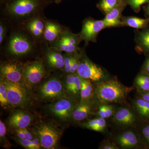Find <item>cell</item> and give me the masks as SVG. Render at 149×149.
<instances>
[{"label": "cell", "instance_id": "cell-1", "mask_svg": "<svg viewBox=\"0 0 149 149\" xmlns=\"http://www.w3.org/2000/svg\"><path fill=\"white\" fill-rule=\"evenodd\" d=\"M47 0H10L5 11L9 16L17 20H27L38 16L47 3Z\"/></svg>", "mask_w": 149, "mask_h": 149}, {"label": "cell", "instance_id": "cell-2", "mask_svg": "<svg viewBox=\"0 0 149 149\" xmlns=\"http://www.w3.org/2000/svg\"><path fill=\"white\" fill-rule=\"evenodd\" d=\"M127 91L117 80H109L99 83L96 87L97 98L102 102H115L125 99Z\"/></svg>", "mask_w": 149, "mask_h": 149}, {"label": "cell", "instance_id": "cell-3", "mask_svg": "<svg viewBox=\"0 0 149 149\" xmlns=\"http://www.w3.org/2000/svg\"><path fill=\"white\" fill-rule=\"evenodd\" d=\"M7 52L15 57L27 55L34 50L35 45L27 35L21 32H13L6 45Z\"/></svg>", "mask_w": 149, "mask_h": 149}, {"label": "cell", "instance_id": "cell-4", "mask_svg": "<svg viewBox=\"0 0 149 149\" xmlns=\"http://www.w3.org/2000/svg\"><path fill=\"white\" fill-rule=\"evenodd\" d=\"M1 78L6 87L10 105L23 108L30 104L32 101L31 95L22 83H13Z\"/></svg>", "mask_w": 149, "mask_h": 149}, {"label": "cell", "instance_id": "cell-5", "mask_svg": "<svg viewBox=\"0 0 149 149\" xmlns=\"http://www.w3.org/2000/svg\"><path fill=\"white\" fill-rule=\"evenodd\" d=\"M35 132L44 148L54 149L60 139L61 133L58 129L47 123H40Z\"/></svg>", "mask_w": 149, "mask_h": 149}, {"label": "cell", "instance_id": "cell-6", "mask_svg": "<svg viewBox=\"0 0 149 149\" xmlns=\"http://www.w3.org/2000/svg\"><path fill=\"white\" fill-rule=\"evenodd\" d=\"M82 40L80 35L64 29L51 47L66 53H73L78 51V45Z\"/></svg>", "mask_w": 149, "mask_h": 149}, {"label": "cell", "instance_id": "cell-7", "mask_svg": "<svg viewBox=\"0 0 149 149\" xmlns=\"http://www.w3.org/2000/svg\"><path fill=\"white\" fill-rule=\"evenodd\" d=\"M39 92L40 97L45 100H58L65 97L62 83L55 77L50 78L43 83Z\"/></svg>", "mask_w": 149, "mask_h": 149}, {"label": "cell", "instance_id": "cell-8", "mask_svg": "<svg viewBox=\"0 0 149 149\" xmlns=\"http://www.w3.org/2000/svg\"><path fill=\"white\" fill-rule=\"evenodd\" d=\"M46 73L45 65L41 60L29 63L24 67V80L31 86L40 83Z\"/></svg>", "mask_w": 149, "mask_h": 149}, {"label": "cell", "instance_id": "cell-9", "mask_svg": "<svg viewBox=\"0 0 149 149\" xmlns=\"http://www.w3.org/2000/svg\"><path fill=\"white\" fill-rule=\"evenodd\" d=\"M77 74L84 79L98 82L104 77V73L101 68L87 58L80 61Z\"/></svg>", "mask_w": 149, "mask_h": 149}, {"label": "cell", "instance_id": "cell-10", "mask_svg": "<svg viewBox=\"0 0 149 149\" xmlns=\"http://www.w3.org/2000/svg\"><path fill=\"white\" fill-rule=\"evenodd\" d=\"M24 67L15 62H7L0 67L1 77L10 82L22 83L24 80Z\"/></svg>", "mask_w": 149, "mask_h": 149}, {"label": "cell", "instance_id": "cell-11", "mask_svg": "<svg viewBox=\"0 0 149 149\" xmlns=\"http://www.w3.org/2000/svg\"><path fill=\"white\" fill-rule=\"evenodd\" d=\"M104 28L105 26L103 20L88 19L83 22L79 35L82 40L86 43L95 42L99 32Z\"/></svg>", "mask_w": 149, "mask_h": 149}, {"label": "cell", "instance_id": "cell-12", "mask_svg": "<svg viewBox=\"0 0 149 149\" xmlns=\"http://www.w3.org/2000/svg\"><path fill=\"white\" fill-rule=\"evenodd\" d=\"M74 108L72 102L65 97L58 99L49 107L50 110L54 115L64 120H68L72 116Z\"/></svg>", "mask_w": 149, "mask_h": 149}, {"label": "cell", "instance_id": "cell-13", "mask_svg": "<svg viewBox=\"0 0 149 149\" xmlns=\"http://www.w3.org/2000/svg\"><path fill=\"white\" fill-rule=\"evenodd\" d=\"M45 58L47 65L51 69H61L64 68V55L61 51L47 46L45 51Z\"/></svg>", "mask_w": 149, "mask_h": 149}, {"label": "cell", "instance_id": "cell-14", "mask_svg": "<svg viewBox=\"0 0 149 149\" xmlns=\"http://www.w3.org/2000/svg\"><path fill=\"white\" fill-rule=\"evenodd\" d=\"M32 121V118L30 114L26 112L18 110L11 115L8 123L10 126L15 129L27 128Z\"/></svg>", "mask_w": 149, "mask_h": 149}, {"label": "cell", "instance_id": "cell-15", "mask_svg": "<svg viewBox=\"0 0 149 149\" xmlns=\"http://www.w3.org/2000/svg\"><path fill=\"white\" fill-rule=\"evenodd\" d=\"M25 28L36 40L43 39L45 28V21L39 16L35 17L26 22Z\"/></svg>", "mask_w": 149, "mask_h": 149}, {"label": "cell", "instance_id": "cell-16", "mask_svg": "<svg viewBox=\"0 0 149 149\" xmlns=\"http://www.w3.org/2000/svg\"><path fill=\"white\" fill-rule=\"evenodd\" d=\"M60 24L52 21H45V28L43 39L50 44H53L63 31Z\"/></svg>", "mask_w": 149, "mask_h": 149}, {"label": "cell", "instance_id": "cell-17", "mask_svg": "<svg viewBox=\"0 0 149 149\" xmlns=\"http://www.w3.org/2000/svg\"><path fill=\"white\" fill-rule=\"evenodd\" d=\"M113 120L120 125L128 126L132 125L135 122L136 118L133 113L130 110L122 108L116 112L113 117Z\"/></svg>", "mask_w": 149, "mask_h": 149}, {"label": "cell", "instance_id": "cell-18", "mask_svg": "<svg viewBox=\"0 0 149 149\" xmlns=\"http://www.w3.org/2000/svg\"><path fill=\"white\" fill-rule=\"evenodd\" d=\"M92 112V107L86 102H81L77 105L72 111V116L76 121H81L85 119Z\"/></svg>", "mask_w": 149, "mask_h": 149}, {"label": "cell", "instance_id": "cell-19", "mask_svg": "<svg viewBox=\"0 0 149 149\" xmlns=\"http://www.w3.org/2000/svg\"><path fill=\"white\" fill-rule=\"evenodd\" d=\"M121 8L118 6L107 13L105 17L103 20L105 27H116L121 24L120 17L122 11Z\"/></svg>", "mask_w": 149, "mask_h": 149}, {"label": "cell", "instance_id": "cell-20", "mask_svg": "<svg viewBox=\"0 0 149 149\" xmlns=\"http://www.w3.org/2000/svg\"><path fill=\"white\" fill-rule=\"evenodd\" d=\"M120 146L124 148H133L138 143L137 137L135 133L131 131H126L118 136L116 139Z\"/></svg>", "mask_w": 149, "mask_h": 149}, {"label": "cell", "instance_id": "cell-21", "mask_svg": "<svg viewBox=\"0 0 149 149\" xmlns=\"http://www.w3.org/2000/svg\"><path fill=\"white\" fill-rule=\"evenodd\" d=\"M93 87L90 80L82 78L80 95L81 102H86L93 95Z\"/></svg>", "mask_w": 149, "mask_h": 149}, {"label": "cell", "instance_id": "cell-22", "mask_svg": "<svg viewBox=\"0 0 149 149\" xmlns=\"http://www.w3.org/2000/svg\"><path fill=\"white\" fill-rule=\"evenodd\" d=\"M123 22L125 24L129 27L136 29H140L147 26L149 23V19L131 17L125 18Z\"/></svg>", "mask_w": 149, "mask_h": 149}, {"label": "cell", "instance_id": "cell-23", "mask_svg": "<svg viewBox=\"0 0 149 149\" xmlns=\"http://www.w3.org/2000/svg\"><path fill=\"white\" fill-rule=\"evenodd\" d=\"M15 140L25 149H39L42 147L38 138H34L33 140H29L19 139L17 137Z\"/></svg>", "mask_w": 149, "mask_h": 149}, {"label": "cell", "instance_id": "cell-24", "mask_svg": "<svg viewBox=\"0 0 149 149\" xmlns=\"http://www.w3.org/2000/svg\"><path fill=\"white\" fill-rule=\"evenodd\" d=\"M135 106L142 116L149 118V102L143 99H138L135 102Z\"/></svg>", "mask_w": 149, "mask_h": 149}, {"label": "cell", "instance_id": "cell-25", "mask_svg": "<svg viewBox=\"0 0 149 149\" xmlns=\"http://www.w3.org/2000/svg\"><path fill=\"white\" fill-rule=\"evenodd\" d=\"M0 103L1 106L3 107L10 105L8 99L6 87L1 78L0 82Z\"/></svg>", "mask_w": 149, "mask_h": 149}, {"label": "cell", "instance_id": "cell-26", "mask_svg": "<svg viewBox=\"0 0 149 149\" xmlns=\"http://www.w3.org/2000/svg\"><path fill=\"white\" fill-rule=\"evenodd\" d=\"M119 0H102L100 7L102 10L107 13L110 11L119 6Z\"/></svg>", "mask_w": 149, "mask_h": 149}, {"label": "cell", "instance_id": "cell-27", "mask_svg": "<svg viewBox=\"0 0 149 149\" xmlns=\"http://www.w3.org/2000/svg\"><path fill=\"white\" fill-rule=\"evenodd\" d=\"M138 42L143 49L149 51V30L140 33L138 37Z\"/></svg>", "mask_w": 149, "mask_h": 149}, {"label": "cell", "instance_id": "cell-28", "mask_svg": "<svg viewBox=\"0 0 149 149\" xmlns=\"http://www.w3.org/2000/svg\"><path fill=\"white\" fill-rule=\"evenodd\" d=\"M114 109L113 107L108 105H103L99 108L98 114L102 118H106L113 114Z\"/></svg>", "mask_w": 149, "mask_h": 149}, {"label": "cell", "instance_id": "cell-29", "mask_svg": "<svg viewBox=\"0 0 149 149\" xmlns=\"http://www.w3.org/2000/svg\"><path fill=\"white\" fill-rule=\"evenodd\" d=\"M136 84L141 90L149 91V77L146 75H139L136 78Z\"/></svg>", "mask_w": 149, "mask_h": 149}, {"label": "cell", "instance_id": "cell-30", "mask_svg": "<svg viewBox=\"0 0 149 149\" xmlns=\"http://www.w3.org/2000/svg\"><path fill=\"white\" fill-rule=\"evenodd\" d=\"M17 137L19 139L32 140L34 139L33 135L27 128H16L15 130Z\"/></svg>", "mask_w": 149, "mask_h": 149}, {"label": "cell", "instance_id": "cell-31", "mask_svg": "<svg viewBox=\"0 0 149 149\" xmlns=\"http://www.w3.org/2000/svg\"><path fill=\"white\" fill-rule=\"evenodd\" d=\"M82 77H80L77 74H76L74 84L69 93L74 95H76L80 94L82 87Z\"/></svg>", "mask_w": 149, "mask_h": 149}, {"label": "cell", "instance_id": "cell-32", "mask_svg": "<svg viewBox=\"0 0 149 149\" xmlns=\"http://www.w3.org/2000/svg\"><path fill=\"white\" fill-rule=\"evenodd\" d=\"M73 53H66L64 55V66L63 69L65 72L70 73L73 61Z\"/></svg>", "mask_w": 149, "mask_h": 149}, {"label": "cell", "instance_id": "cell-33", "mask_svg": "<svg viewBox=\"0 0 149 149\" xmlns=\"http://www.w3.org/2000/svg\"><path fill=\"white\" fill-rule=\"evenodd\" d=\"M106 127V122L104 118L100 117L99 119L98 124L92 128L91 130L98 132H102L104 130Z\"/></svg>", "mask_w": 149, "mask_h": 149}, {"label": "cell", "instance_id": "cell-34", "mask_svg": "<svg viewBox=\"0 0 149 149\" xmlns=\"http://www.w3.org/2000/svg\"><path fill=\"white\" fill-rule=\"evenodd\" d=\"M149 0H129L128 3L134 9L137 10L140 8L142 5L148 2Z\"/></svg>", "mask_w": 149, "mask_h": 149}, {"label": "cell", "instance_id": "cell-35", "mask_svg": "<svg viewBox=\"0 0 149 149\" xmlns=\"http://www.w3.org/2000/svg\"><path fill=\"white\" fill-rule=\"evenodd\" d=\"M7 28L1 21L0 23V44L1 45L3 42L6 35Z\"/></svg>", "mask_w": 149, "mask_h": 149}, {"label": "cell", "instance_id": "cell-36", "mask_svg": "<svg viewBox=\"0 0 149 149\" xmlns=\"http://www.w3.org/2000/svg\"><path fill=\"white\" fill-rule=\"evenodd\" d=\"M6 125L1 120L0 121V139L1 142L6 141Z\"/></svg>", "mask_w": 149, "mask_h": 149}, {"label": "cell", "instance_id": "cell-37", "mask_svg": "<svg viewBox=\"0 0 149 149\" xmlns=\"http://www.w3.org/2000/svg\"><path fill=\"white\" fill-rule=\"evenodd\" d=\"M99 118L90 120V121L84 123V126L85 128L91 130L92 128L98 124L99 122Z\"/></svg>", "mask_w": 149, "mask_h": 149}, {"label": "cell", "instance_id": "cell-38", "mask_svg": "<svg viewBox=\"0 0 149 149\" xmlns=\"http://www.w3.org/2000/svg\"><path fill=\"white\" fill-rule=\"evenodd\" d=\"M143 135L149 143V125L144 127L143 130Z\"/></svg>", "mask_w": 149, "mask_h": 149}, {"label": "cell", "instance_id": "cell-39", "mask_svg": "<svg viewBox=\"0 0 149 149\" xmlns=\"http://www.w3.org/2000/svg\"><path fill=\"white\" fill-rule=\"evenodd\" d=\"M102 148L104 149H118V148L117 147L114 146V145L108 144L104 145Z\"/></svg>", "mask_w": 149, "mask_h": 149}, {"label": "cell", "instance_id": "cell-40", "mask_svg": "<svg viewBox=\"0 0 149 149\" xmlns=\"http://www.w3.org/2000/svg\"><path fill=\"white\" fill-rule=\"evenodd\" d=\"M142 99H143L147 102H149V92L144 94L142 96Z\"/></svg>", "mask_w": 149, "mask_h": 149}, {"label": "cell", "instance_id": "cell-41", "mask_svg": "<svg viewBox=\"0 0 149 149\" xmlns=\"http://www.w3.org/2000/svg\"><path fill=\"white\" fill-rule=\"evenodd\" d=\"M145 68H146V71L149 73V58L148 59L146 62Z\"/></svg>", "mask_w": 149, "mask_h": 149}, {"label": "cell", "instance_id": "cell-42", "mask_svg": "<svg viewBox=\"0 0 149 149\" xmlns=\"http://www.w3.org/2000/svg\"><path fill=\"white\" fill-rule=\"evenodd\" d=\"M9 1L10 0H1V2L2 3H6Z\"/></svg>", "mask_w": 149, "mask_h": 149}, {"label": "cell", "instance_id": "cell-43", "mask_svg": "<svg viewBox=\"0 0 149 149\" xmlns=\"http://www.w3.org/2000/svg\"><path fill=\"white\" fill-rule=\"evenodd\" d=\"M62 0H54L55 2L56 3H59Z\"/></svg>", "mask_w": 149, "mask_h": 149}, {"label": "cell", "instance_id": "cell-44", "mask_svg": "<svg viewBox=\"0 0 149 149\" xmlns=\"http://www.w3.org/2000/svg\"><path fill=\"white\" fill-rule=\"evenodd\" d=\"M147 11L148 15H149V6H148V8H147Z\"/></svg>", "mask_w": 149, "mask_h": 149}]
</instances>
